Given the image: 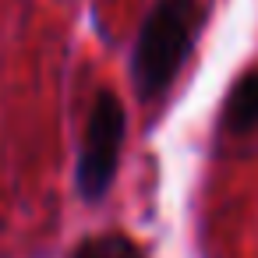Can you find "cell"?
<instances>
[{
	"label": "cell",
	"instance_id": "obj_1",
	"mask_svg": "<svg viewBox=\"0 0 258 258\" xmlns=\"http://www.w3.org/2000/svg\"><path fill=\"white\" fill-rule=\"evenodd\" d=\"M198 0H156L145 15L135 46H131V82L142 103H156L170 92L173 78L184 71L198 29H202Z\"/></svg>",
	"mask_w": 258,
	"mask_h": 258
},
{
	"label": "cell",
	"instance_id": "obj_2",
	"mask_svg": "<svg viewBox=\"0 0 258 258\" xmlns=\"http://www.w3.org/2000/svg\"><path fill=\"white\" fill-rule=\"evenodd\" d=\"M124 138H127L124 103H120V96L113 89H99L92 106H89L78 159H75V191H78L82 202L99 205L110 195V187L117 180Z\"/></svg>",
	"mask_w": 258,
	"mask_h": 258
},
{
	"label": "cell",
	"instance_id": "obj_3",
	"mask_svg": "<svg viewBox=\"0 0 258 258\" xmlns=\"http://www.w3.org/2000/svg\"><path fill=\"white\" fill-rule=\"evenodd\" d=\"M219 117H223V127L230 135H247V131L258 127V68L254 71H244L230 85Z\"/></svg>",
	"mask_w": 258,
	"mask_h": 258
},
{
	"label": "cell",
	"instance_id": "obj_4",
	"mask_svg": "<svg viewBox=\"0 0 258 258\" xmlns=\"http://www.w3.org/2000/svg\"><path fill=\"white\" fill-rule=\"evenodd\" d=\"M68 258H149L127 233H92V237H82Z\"/></svg>",
	"mask_w": 258,
	"mask_h": 258
}]
</instances>
